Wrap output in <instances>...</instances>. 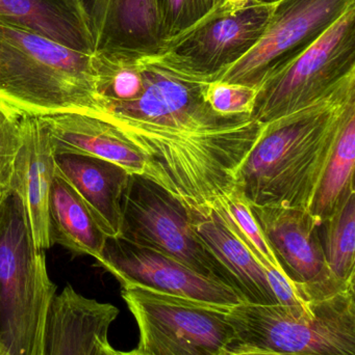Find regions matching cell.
Listing matches in <instances>:
<instances>
[{"mask_svg":"<svg viewBox=\"0 0 355 355\" xmlns=\"http://www.w3.org/2000/svg\"><path fill=\"white\" fill-rule=\"evenodd\" d=\"M143 87L108 106L106 123L147 162L145 178L190 216H208L239 188L240 172L264 125L250 114H217L206 100L214 76L172 49L142 52Z\"/></svg>","mask_w":355,"mask_h":355,"instance_id":"cell-1","label":"cell"},{"mask_svg":"<svg viewBox=\"0 0 355 355\" xmlns=\"http://www.w3.org/2000/svg\"><path fill=\"white\" fill-rule=\"evenodd\" d=\"M355 114V72L308 105L263 126L240 172L250 206L308 209L343 127Z\"/></svg>","mask_w":355,"mask_h":355,"instance_id":"cell-2","label":"cell"},{"mask_svg":"<svg viewBox=\"0 0 355 355\" xmlns=\"http://www.w3.org/2000/svg\"><path fill=\"white\" fill-rule=\"evenodd\" d=\"M0 102L21 118L76 114L108 121L92 53L2 19Z\"/></svg>","mask_w":355,"mask_h":355,"instance_id":"cell-3","label":"cell"},{"mask_svg":"<svg viewBox=\"0 0 355 355\" xmlns=\"http://www.w3.org/2000/svg\"><path fill=\"white\" fill-rule=\"evenodd\" d=\"M56 286L45 252L35 248L18 196L0 200V350L43 354L44 337Z\"/></svg>","mask_w":355,"mask_h":355,"instance_id":"cell-4","label":"cell"},{"mask_svg":"<svg viewBox=\"0 0 355 355\" xmlns=\"http://www.w3.org/2000/svg\"><path fill=\"white\" fill-rule=\"evenodd\" d=\"M233 347L304 355H355L354 284L304 304L242 302L229 311Z\"/></svg>","mask_w":355,"mask_h":355,"instance_id":"cell-5","label":"cell"},{"mask_svg":"<svg viewBox=\"0 0 355 355\" xmlns=\"http://www.w3.org/2000/svg\"><path fill=\"white\" fill-rule=\"evenodd\" d=\"M122 298L137 321L145 355H223L233 340L231 308L126 284Z\"/></svg>","mask_w":355,"mask_h":355,"instance_id":"cell-6","label":"cell"},{"mask_svg":"<svg viewBox=\"0 0 355 355\" xmlns=\"http://www.w3.org/2000/svg\"><path fill=\"white\" fill-rule=\"evenodd\" d=\"M355 72V6L295 58L265 74L252 118L261 124L288 116Z\"/></svg>","mask_w":355,"mask_h":355,"instance_id":"cell-7","label":"cell"},{"mask_svg":"<svg viewBox=\"0 0 355 355\" xmlns=\"http://www.w3.org/2000/svg\"><path fill=\"white\" fill-rule=\"evenodd\" d=\"M119 237L158 250L208 279L229 286L240 294L229 271L194 231L187 209L147 178L140 175L129 178L123 194Z\"/></svg>","mask_w":355,"mask_h":355,"instance_id":"cell-8","label":"cell"},{"mask_svg":"<svg viewBox=\"0 0 355 355\" xmlns=\"http://www.w3.org/2000/svg\"><path fill=\"white\" fill-rule=\"evenodd\" d=\"M354 6L355 0H279L260 42L214 81L258 87L268 71L304 51Z\"/></svg>","mask_w":355,"mask_h":355,"instance_id":"cell-9","label":"cell"},{"mask_svg":"<svg viewBox=\"0 0 355 355\" xmlns=\"http://www.w3.org/2000/svg\"><path fill=\"white\" fill-rule=\"evenodd\" d=\"M252 214L286 275L304 302L327 297L354 282L331 275L319 234V223L308 209L250 206Z\"/></svg>","mask_w":355,"mask_h":355,"instance_id":"cell-10","label":"cell"},{"mask_svg":"<svg viewBox=\"0 0 355 355\" xmlns=\"http://www.w3.org/2000/svg\"><path fill=\"white\" fill-rule=\"evenodd\" d=\"M97 263L112 273L121 285L143 286L225 308L245 302L229 286L208 279L158 250L131 243L122 237L106 239Z\"/></svg>","mask_w":355,"mask_h":355,"instance_id":"cell-11","label":"cell"},{"mask_svg":"<svg viewBox=\"0 0 355 355\" xmlns=\"http://www.w3.org/2000/svg\"><path fill=\"white\" fill-rule=\"evenodd\" d=\"M277 2L229 0L201 24L166 49L216 78L262 39ZM165 49V48H164Z\"/></svg>","mask_w":355,"mask_h":355,"instance_id":"cell-12","label":"cell"},{"mask_svg":"<svg viewBox=\"0 0 355 355\" xmlns=\"http://www.w3.org/2000/svg\"><path fill=\"white\" fill-rule=\"evenodd\" d=\"M77 21L91 52L163 49L160 0H76Z\"/></svg>","mask_w":355,"mask_h":355,"instance_id":"cell-13","label":"cell"},{"mask_svg":"<svg viewBox=\"0 0 355 355\" xmlns=\"http://www.w3.org/2000/svg\"><path fill=\"white\" fill-rule=\"evenodd\" d=\"M56 174V155L40 118L22 120V144L15 162L12 188L26 215L35 248H51L48 223L50 190Z\"/></svg>","mask_w":355,"mask_h":355,"instance_id":"cell-14","label":"cell"},{"mask_svg":"<svg viewBox=\"0 0 355 355\" xmlns=\"http://www.w3.org/2000/svg\"><path fill=\"white\" fill-rule=\"evenodd\" d=\"M118 315L113 304L85 297L67 285L52 302L42 355H91L98 342L108 340Z\"/></svg>","mask_w":355,"mask_h":355,"instance_id":"cell-15","label":"cell"},{"mask_svg":"<svg viewBox=\"0 0 355 355\" xmlns=\"http://www.w3.org/2000/svg\"><path fill=\"white\" fill-rule=\"evenodd\" d=\"M49 135L54 155L76 154L113 162L131 175H147L141 152L108 123L83 114L40 118Z\"/></svg>","mask_w":355,"mask_h":355,"instance_id":"cell-16","label":"cell"},{"mask_svg":"<svg viewBox=\"0 0 355 355\" xmlns=\"http://www.w3.org/2000/svg\"><path fill=\"white\" fill-rule=\"evenodd\" d=\"M56 166L81 196L106 237H119L123 194L131 174L113 162L76 154L56 155Z\"/></svg>","mask_w":355,"mask_h":355,"instance_id":"cell-17","label":"cell"},{"mask_svg":"<svg viewBox=\"0 0 355 355\" xmlns=\"http://www.w3.org/2000/svg\"><path fill=\"white\" fill-rule=\"evenodd\" d=\"M190 218L198 237L233 277L244 302L258 306L279 304L264 268L218 213Z\"/></svg>","mask_w":355,"mask_h":355,"instance_id":"cell-18","label":"cell"},{"mask_svg":"<svg viewBox=\"0 0 355 355\" xmlns=\"http://www.w3.org/2000/svg\"><path fill=\"white\" fill-rule=\"evenodd\" d=\"M50 244H58L76 256L99 260L106 245L101 231L81 196L56 170L48 204Z\"/></svg>","mask_w":355,"mask_h":355,"instance_id":"cell-19","label":"cell"},{"mask_svg":"<svg viewBox=\"0 0 355 355\" xmlns=\"http://www.w3.org/2000/svg\"><path fill=\"white\" fill-rule=\"evenodd\" d=\"M0 19L92 53L81 25L58 0H0Z\"/></svg>","mask_w":355,"mask_h":355,"instance_id":"cell-20","label":"cell"},{"mask_svg":"<svg viewBox=\"0 0 355 355\" xmlns=\"http://www.w3.org/2000/svg\"><path fill=\"white\" fill-rule=\"evenodd\" d=\"M355 114L343 127L308 212L320 225L354 193Z\"/></svg>","mask_w":355,"mask_h":355,"instance_id":"cell-21","label":"cell"},{"mask_svg":"<svg viewBox=\"0 0 355 355\" xmlns=\"http://www.w3.org/2000/svg\"><path fill=\"white\" fill-rule=\"evenodd\" d=\"M319 234L331 275L343 283L354 282L355 192L319 225Z\"/></svg>","mask_w":355,"mask_h":355,"instance_id":"cell-22","label":"cell"},{"mask_svg":"<svg viewBox=\"0 0 355 355\" xmlns=\"http://www.w3.org/2000/svg\"><path fill=\"white\" fill-rule=\"evenodd\" d=\"M216 213L220 215L225 225L251 252L264 268L266 275L272 271L285 272L276 254L258 227L249 202L240 188L225 200Z\"/></svg>","mask_w":355,"mask_h":355,"instance_id":"cell-23","label":"cell"},{"mask_svg":"<svg viewBox=\"0 0 355 355\" xmlns=\"http://www.w3.org/2000/svg\"><path fill=\"white\" fill-rule=\"evenodd\" d=\"M229 0H160L163 48H169L212 16Z\"/></svg>","mask_w":355,"mask_h":355,"instance_id":"cell-24","label":"cell"},{"mask_svg":"<svg viewBox=\"0 0 355 355\" xmlns=\"http://www.w3.org/2000/svg\"><path fill=\"white\" fill-rule=\"evenodd\" d=\"M23 119L0 102V200L12 188L15 162L22 144Z\"/></svg>","mask_w":355,"mask_h":355,"instance_id":"cell-25","label":"cell"},{"mask_svg":"<svg viewBox=\"0 0 355 355\" xmlns=\"http://www.w3.org/2000/svg\"><path fill=\"white\" fill-rule=\"evenodd\" d=\"M258 87L212 81L206 91V100L219 114H250L254 110Z\"/></svg>","mask_w":355,"mask_h":355,"instance_id":"cell-26","label":"cell"},{"mask_svg":"<svg viewBox=\"0 0 355 355\" xmlns=\"http://www.w3.org/2000/svg\"><path fill=\"white\" fill-rule=\"evenodd\" d=\"M223 355H304L286 354V352H272V350L258 349V348L233 347L227 349Z\"/></svg>","mask_w":355,"mask_h":355,"instance_id":"cell-27","label":"cell"},{"mask_svg":"<svg viewBox=\"0 0 355 355\" xmlns=\"http://www.w3.org/2000/svg\"><path fill=\"white\" fill-rule=\"evenodd\" d=\"M91 355H120V352L115 350L108 339L98 342Z\"/></svg>","mask_w":355,"mask_h":355,"instance_id":"cell-28","label":"cell"},{"mask_svg":"<svg viewBox=\"0 0 355 355\" xmlns=\"http://www.w3.org/2000/svg\"><path fill=\"white\" fill-rule=\"evenodd\" d=\"M120 355H145L141 354V352H138L137 349L133 350V352H120Z\"/></svg>","mask_w":355,"mask_h":355,"instance_id":"cell-29","label":"cell"},{"mask_svg":"<svg viewBox=\"0 0 355 355\" xmlns=\"http://www.w3.org/2000/svg\"><path fill=\"white\" fill-rule=\"evenodd\" d=\"M260 1L271 2V3H273V2H279V0H260Z\"/></svg>","mask_w":355,"mask_h":355,"instance_id":"cell-30","label":"cell"},{"mask_svg":"<svg viewBox=\"0 0 355 355\" xmlns=\"http://www.w3.org/2000/svg\"><path fill=\"white\" fill-rule=\"evenodd\" d=\"M0 355H8V354H4V352H2L1 350H0Z\"/></svg>","mask_w":355,"mask_h":355,"instance_id":"cell-31","label":"cell"}]
</instances>
